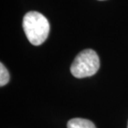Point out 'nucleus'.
<instances>
[{
	"label": "nucleus",
	"mask_w": 128,
	"mask_h": 128,
	"mask_svg": "<svg viewBox=\"0 0 128 128\" xmlns=\"http://www.w3.org/2000/svg\"><path fill=\"white\" fill-rule=\"evenodd\" d=\"M22 27L28 39L34 46L42 44L50 32L48 20L42 14L35 11L25 14L22 20Z\"/></svg>",
	"instance_id": "1"
},
{
	"label": "nucleus",
	"mask_w": 128,
	"mask_h": 128,
	"mask_svg": "<svg viewBox=\"0 0 128 128\" xmlns=\"http://www.w3.org/2000/svg\"><path fill=\"white\" fill-rule=\"evenodd\" d=\"M100 66L98 55L94 50L86 49L81 52L71 66V72L76 78L93 76Z\"/></svg>",
	"instance_id": "2"
},
{
	"label": "nucleus",
	"mask_w": 128,
	"mask_h": 128,
	"mask_svg": "<svg viewBox=\"0 0 128 128\" xmlns=\"http://www.w3.org/2000/svg\"><path fill=\"white\" fill-rule=\"evenodd\" d=\"M68 128H96L92 122L82 118H73L68 122Z\"/></svg>",
	"instance_id": "3"
},
{
	"label": "nucleus",
	"mask_w": 128,
	"mask_h": 128,
	"mask_svg": "<svg viewBox=\"0 0 128 128\" xmlns=\"http://www.w3.org/2000/svg\"><path fill=\"white\" fill-rule=\"evenodd\" d=\"M9 72L2 63L0 64V86H4L9 82Z\"/></svg>",
	"instance_id": "4"
},
{
	"label": "nucleus",
	"mask_w": 128,
	"mask_h": 128,
	"mask_svg": "<svg viewBox=\"0 0 128 128\" xmlns=\"http://www.w3.org/2000/svg\"><path fill=\"white\" fill-rule=\"evenodd\" d=\"M127 128H128V126H127Z\"/></svg>",
	"instance_id": "5"
},
{
	"label": "nucleus",
	"mask_w": 128,
	"mask_h": 128,
	"mask_svg": "<svg viewBox=\"0 0 128 128\" xmlns=\"http://www.w3.org/2000/svg\"><path fill=\"white\" fill-rule=\"evenodd\" d=\"M101 1H102V0H101Z\"/></svg>",
	"instance_id": "6"
}]
</instances>
